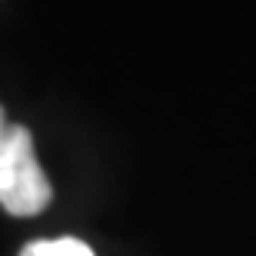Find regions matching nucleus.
Segmentation results:
<instances>
[{"label":"nucleus","mask_w":256,"mask_h":256,"mask_svg":"<svg viewBox=\"0 0 256 256\" xmlns=\"http://www.w3.org/2000/svg\"><path fill=\"white\" fill-rule=\"evenodd\" d=\"M52 186L34 154L28 126L10 124L0 145V207L10 216H38L50 207Z\"/></svg>","instance_id":"obj_1"},{"label":"nucleus","mask_w":256,"mask_h":256,"mask_svg":"<svg viewBox=\"0 0 256 256\" xmlns=\"http://www.w3.org/2000/svg\"><path fill=\"white\" fill-rule=\"evenodd\" d=\"M19 256H96L78 238H56V241H31Z\"/></svg>","instance_id":"obj_2"},{"label":"nucleus","mask_w":256,"mask_h":256,"mask_svg":"<svg viewBox=\"0 0 256 256\" xmlns=\"http://www.w3.org/2000/svg\"><path fill=\"white\" fill-rule=\"evenodd\" d=\"M6 118H4V108H0V145H4V136H6Z\"/></svg>","instance_id":"obj_3"}]
</instances>
